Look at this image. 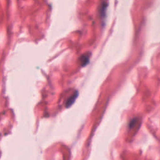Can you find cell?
Wrapping results in <instances>:
<instances>
[{
  "label": "cell",
  "mask_w": 160,
  "mask_h": 160,
  "mask_svg": "<svg viewBox=\"0 0 160 160\" xmlns=\"http://www.w3.org/2000/svg\"><path fill=\"white\" fill-rule=\"evenodd\" d=\"M89 55L87 54H83L81 56V57L80 58V62H81V64L83 66H86L88 62H89Z\"/></svg>",
  "instance_id": "7a4b0ae2"
},
{
  "label": "cell",
  "mask_w": 160,
  "mask_h": 160,
  "mask_svg": "<svg viewBox=\"0 0 160 160\" xmlns=\"http://www.w3.org/2000/svg\"><path fill=\"white\" fill-rule=\"evenodd\" d=\"M78 96V92H75V93L74 94H72L67 101L66 102V107H69L75 101L76 98Z\"/></svg>",
  "instance_id": "6da1fadb"
}]
</instances>
